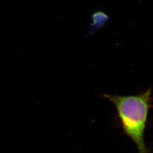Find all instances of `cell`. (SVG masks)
I'll use <instances>...</instances> for the list:
<instances>
[{
  "label": "cell",
  "mask_w": 153,
  "mask_h": 153,
  "mask_svg": "<svg viewBox=\"0 0 153 153\" xmlns=\"http://www.w3.org/2000/svg\"><path fill=\"white\" fill-rule=\"evenodd\" d=\"M152 93L150 88L133 95H103L114 105L121 127L136 146L138 153H150L145 143V134L149 111L153 107Z\"/></svg>",
  "instance_id": "1"
}]
</instances>
